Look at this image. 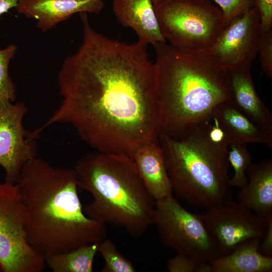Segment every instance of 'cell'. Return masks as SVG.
Returning a JSON list of instances; mask_svg holds the SVG:
<instances>
[{"instance_id": "1", "label": "cell", "mask_w": 272, "mask_h": 272, "mask_svg": "<svg viewBox=\"0 0 272 272\" xmlns=\"http://www.w3.org/2000/svg\"><path fill=\"white\" fill-rule=\"evenodd\" d=\"M87 14H80L82 43L57 75L60 104L34 132L69 125L95 151L131 157L161 133L154 62L147 44L104 35Z\"/></svg>"}, {"instance_id": "2", "label": "cell", "mask_w": 272, "mask_h": 272, "mask_svg": "<svg viewBox=\"0 0 272 272\" xmlns=\"http://www.w3.org/2000/svg\"><path fill=\"white\" fill-rule=\"evenodd\" d=\"M16 184L28 216V241L44 259L106 238L105 225L84 212L74 169L36 157L25 164Z\"/></svg>"}, {"instance_id": "3", "label": "cell", "mask_w": 272, "mask_h": 272, "mask_svg": "<svg viewBox=\"0 0 272 272\" xmlns=\"http://www.w3.org/2000/svg\"><path fill=\"white\" fill-rule=\"evenodd\" d=\"M154 47L161 132L177 137L209 121L230 92L223 71L200 56L167 42Z\"/></svg>"}, {"instance_id": "4", "label": "cell", "mask_w": 272, "mask_h": 272, "mask_svg": "<svg viewBox=\"0 0 272 272\" xmlns=\"http://www.w3.org/2000/svg\"><path fill=\"white\" fill-rule=\"evenodd\" d=\"M78 188L93 199L83 208L90 218L140 237L153 224L156 200L149 192L129 156L88 152L74 168Z\"/></svg>"}, {"instance_id": "5", "label": "cell", "mask_w": 272, "mask_h": 272, "mask_svg": "<svg viewBox=\"0 0 272 272\" xmlns=\"http://www.w3.org/2000/svg\"><path fill=\"white\" fill-rule=\"evenodd\" d=\"M205 124L177 137L161 132L172 191L188 203L210 209L232 199L228 146L213 142Z\"/></svg>"}, {"instance_id": "6", "label": "cell", "mask_w": 272, "mask_h": 272, "mask_svg": "<svg viewBox=\"0 0 272 272\" xmlns=\"http://www.w3.org/2000/svg\"><path fill=\"white\" fill-rule=\"evenodd\" d=\"M154 6L164 38L180 49L207 48L226 27L221 9L209 0H160Z\"/></svg>"}, {"instance_id": "7", "label": "cell", "mask_w": 272, "mask_h": 272, "mask_svg": "<svg viewBox=\"0 0 272 272\" xmlns=\"http://www.w3.org/2000/svg\"><path fill=\"white\" fill-rule=\"evenodd\" d=\"M28 216L16 183H0V266L3 272H41L46 263L27 240Z\"/></svg>"}, {"instance_id": "8", "label": "cell", "mask_w": 272, "mask_h": 272, "mask_svg": "<svg viewBox=\"0 0 272 272\" xmlns=\"http://www.w3.org/2000/svg\"><path fill=\"white\" fill-rule=\"evenodd\" d=\"M165 246L209 263L219 257L198 214L184 208L172 195L155 201L153 224Z\"/></svg>"}, {"instance_id": "9", "label": "cell", "mask_w": 272, "mask_h": 272, "mask_svg": "<svg viewBox=\"0 0 272 272\" xmlns=\"http://www.w3.org/2000/svg\"><path fill=\"white\" fill-rule=\"evenodd\" d=\"M199 215L219 256L248 241L260 242L266 226V217L232 199Z\"/></svg>"}, {"instance_id": "10", "label": "cell", "mask_w": 272, "mask_h": 272, "mask_svg": "<svg viewBox=\"0 0 272 272\" xmlns=\"http://www.w3.org/2000/svg\"><path fill=\"white\" fill-rule=\"evenodd\" d=\"M260 33L259 13L253 7L226 26L210 46L189 51L222 71L230 70L255 59Z\"/></svg>"}, {"instance_id": "11", "label": "cell", "mask_w": 272, "mask_h": 272, "mask_svg": "<svg viewBox=\"0 0 272 272\" xmlns=\"http://www.w3.org/2000/svg\"><path fill=\"white\" fill-rule=\"evenodd\" d=\"M27 110L24 102L0 100V165L7 182L16 183L25 164L37 157L35 139L23 124Z\"/></svg>"}, {"instance_id": "12", "label": "cell", "mask_w": 272, "mask_h": 272, "mask_svg": "<svg viewBox=\"0 0 272 272\" xmlns=\"http://www.w3.org/2000/svg\"><path fill=\"white\" fill-rule=\"evenodd\" d=\"M104 7L103 0H19L15 9L45 32L75 14H99Z\"/></svg>"}, {"instance_id": "13", "label": "cell", "mask_w": 272, "mask_h": 272, "mask_svg": "<svg viewBox=\"0 0 272 272\" xmlns=\"http://www.w3.org/2000/svg\"><path fill=\"white\" fill-rule=\"evenodd\" d=\"M251 63L223 71L230 95L229 103L259 127L272 131V114L255 89Z\"/></svg>"}, {"instance_id": "14", "label": "cell", "mask_w": 272, "mask_h": 272, "mask_svg": "<svg viewBox=\"0 0 272 272\" xmlns=\"http://www.w3.org/2000/svg\"><path fill=\"white\" fill-rule=\"evenodd\" d=\"M112 11L123 26L135 32L139 41L153 46L167 42L161 32L152 0H113Z\"/></svg>"}, {"instance_id": "15", "label": "cell", "mask_w": 272, "mask_h": 272, "mask_svg": "<svg viewBox=\"0 0 272 272\" xmlns=\"http://www.w3.org/2000/svg\"><path fill=\"white\" fill-rule=\"evenodd\" d=\"M131 157L145 187L155 200L172 195L159 138L139 147Z\"/></svg>"}, {"instance_id": "16", "label": "cell", "mask_w": 272, "mask_h": 272, "mask_svg": "<svg viewBox=\"0 0 272 272\" xmlns=\"http://www.w3.org/2000/svg\"><path fill=\"white\" fill-rule=\"evenodd\" d=\"M247 184L237 194V202L256 215L272 214V159L251 164L246 171Z\"/></svg>"}, {"instance_id": "17", "label": "cell", "mask_w": 272, "mask_h": 272, "mask_svg": "<svg viewBox=\"0 0 272 272\" xmlns=\"http://www.w3.org/2000/svg\"><path fill=\"white\" fill-rule=\"evenodd\" d=\"M212 116L225 133L229 144L263 143L272 148V131L256 125L229 101L218 104L214 109Z\"/></svg>"}, {"instance_id": "18", "label": "cell", "mask_w": 272, "mask_h": 272, "mask_svg": "<svg viewBox=\"0 0 272 272\" xmlns=\"http://www.w3.org/2000/svg\"><path fill=\"white\" fill-rule=\"evenodd\" d=\"M259 243L256 240L248 241L230 253L211 260L209 263L212 272L271 271L272 257L259 252Z\"/></svg>"}, {"instance_id": "19", "label": "cell", "mask_w": 272, "mask_h": 272, "mask_svg": "<svg viewBox=\"0 0 272 272\" xmlns=\"http://www.w3.org/2000/svg\"><path fill=\"white\" fill-rule=\"evenodd\" d=\"M98 243L83 245L72 250L53 254L45 259L53 272H92Z\"/></svg>"}, {"instance_id": "20", "label": "cell", "mask_w": 272, "mask_h": 272, "mask_svg": "<svg viewBox=\"0 0 272 272\" xmlns=\"http://www.w3.org/2000/svg\"><path fill=\"white\" fill-rule=\"evenodd\" d=\"M246 145L232 143L229 145L230 150L228 151V160L234 171L233 177L229 181L231 187L241 188L247 184L246 171L251 164V158Z\"/></svg>"}, {"instance_id": "21", "label": "cell", "mask_w": 272, "mask_h": 272, "mask_svg": "<svg viewBox=\"0 0 272 272\" xmlns=\"http://www.w3.org/2000/svg\"><path fill=\"white\" fill-rule=\"evenodd\" d=\"M98 252L102 255L105 265L102 272H134L136 270L132 262L125 257L109 238L98 243Z\"/></svg>"}, {"instance_id": "22", "label": "cell", "mask_w": 272, "mask_h": 272, "mask_svg": "<svg viewBox=\"0 0 272 272\" xmlns=\"http://www.w3.org/2000/svg\"><path fill=\"white\" fill-rule=\"evenodd\" d=\"M17 50L15 44L0 49V100L8 99L12 102L17 97L16 86L12 80L8 71L10 60Z\"/></svg>"}, {"instance_id": "23", "label": "cell", "mask_w": 272, "mask_h": 272, "mask_svg": "<svg viewBox=\"0 0 272 272\" xmlns=\"http://www.w3.org/2000/svg\"><path fill=\"white\" fill-rule=\"evenodd\" d=\"M167 268L170 272H212L209 263L198 261L181 253L168 259Z\"/></svg>"}, {"instance_id": "24", "label": "cell", "mask_w": 272, "mask_h": 272, "mask_svg": "<svg viewBox=\"0 0 272 272\" xmlns=\"http://www.w3.org/2000/svg\"><path fill=\"white\" fill-rule=\"evenodd\" d=\"M221 9L226 26L254 7V0H212Z\"/></svg>"}, {"instance_id": "25", "label": "cell", "mask_w": 272, "mask_h": 272, "mask_svg": "<svg viewBox=\"0 0 272 272\" xmlns=\"http://www.w3.org/2000/svg\"><path fill=\"white\" fill-rule=\"evenodd\" d=\"M261 67L269 78L272 77V29L260 32L257 47Z\"/></svg>"}, {"instance_id": "26", "label": "cell", "mask_w": 272, "mask_h": 272, "mask_svg": "<svg viewBox=\"0 0 272 272\" xmlns=\"http://www.w3.org/2000/svg\"><path fill=\"white\" fill-rule=\"evenodd\" d=\"M254 7L259 13L260 32L271 29L272 0H254Z\"/></svg>"}, {"instance_id": "27", "label": "cell", "mask_w": 272, "mask_h": 272, "mask_svg": "<svg viewBox=\"0 0 272 272\" xmlns=\"http://www.w3.org/2000/svg\"><path fill=\"white\" fill-rule=\"evenodd\" d=\"M266 226L258 247L262 255L272 257V214L266 217Z\"/></svg>"}, {"instance_id": "28", "label": "cell", "mask_w": 272, "mask_h": 272, "mask_svg": "<svg viewBox=\"0 0 272 272\" xmlns=\"http://www.w3.org/2000/svg\"><path fill=\"white\" fill-rule=\"evenodd\" d=\"M19 0H0V17L10 9L16 8Z\"/></svg>"}, {"instance_id": "29", "label": "cell", "mask_w": 272, "mask_h": 272, "mask_svg": "<svg viewBox=\"0 0 272 272\" xmlns=\"http://www.w3.org/2000/svg\"><path fill=\"white\" fill-rule=\"evenodd\" d=\"M160 0H152V2H153V4H155L156 3H157L158 2H159Z\"/></svg>"}, {"instance_id": "30", "label": "cell", "mask_w": 272, "mask_h": 272, "mask_svg": "<svg viewBox=\"0 0 272 272\" xmlns=\"http://www.w3.org/2000/svg\"><path fill=\"white\" fill-rule=\"evenodd\" d=\"M0 271H2L1 266H0Z\"/></svg>"}]
</instances>
